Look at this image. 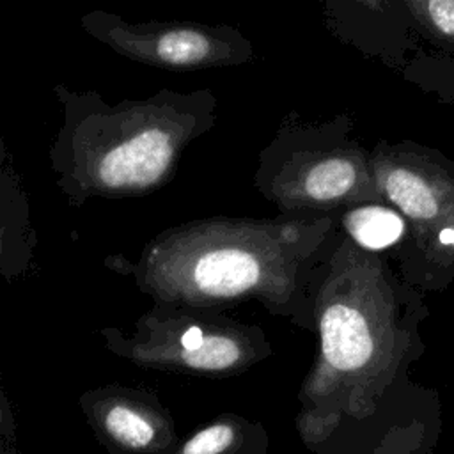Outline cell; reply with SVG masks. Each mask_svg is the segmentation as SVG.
<instances>
[{
	"instance_id": "cell-1",
	"label": "cell",
	"mask_w": 454,
	"mask_h": 454,
	"mask_svg": "<svg viewBox=\"0 0 454 454\" xmlns=\"http://www.w3.org/2000/svg\"><path fill=\"white\" fill-rule=\"evenodd\" d=\"M328 227V218L309 213L271 220L207 216L158 232L135 262H106L131 277L153 303L223 310L257 300L271 314L300 319Z\"/></svg>"
},
{
	"instance_id": "cell-2",
	"label": "cell",
	"mask_w": 454,
	"mask_h": 454,
	"mask_svg": "<svg viewBox=\"0 0 454 454\" xmlns=\"http://www.w3.org/2000/svg\"><path fill=\"white\" fill-rule=\"evenodd\" d=\"M62 122L48 151L71 206L144 197L167 186L186 147L213 129L218 99L207 89H161L110 105L96 90L53 87Z\"/></svg>"
},
{
	"instance_id": "cell-3",
	"label": "cell",
	"mask_w": 454,
	"mask_h": 454,
	"mask_svg": "<svg viewBox=\"0 0 454 454\" xmlns=\"http://www.w3.org/2000/svg\"><path fill=\"white\" fill-rule=\"evenodd\" d=\"M105 348L138 367L229 378L245 372L270 355L261 326L218 309L153 303L126 333L117 326L99 330Z\"/></svg>"
},
{
	"instance_id": "cell-4",
	"label": "cell",
	"mask_w": 454,
	"mask_h": 454,
	"mask_svg": "<svg viewBox=\"0 0 454 454\" xmlns=\"http://www.w3.org/2000/svg\"><path fill=\"white\" fill-rule=\"evenodd\" d=\"M85 34L115 53L154 67L190 71L239 66L254 57L250 41L231 25L199 21H138L90 11L80 18Z\"/></svg>"
},
{
	"instance_id": "cell-5",
	"label": "cell",
	"mask_w": 454,
	"mask_h": 454,
	"mask_svg": "<svg viewBox=\"0 0 454 454\" xmlns=\"http://www.w3.org/2000/svg\"><path fill=\"white\" fill-rule=\"evenodd\" d=\"M254 184L284 215H305L353 200L367 184V170L353 154L323 149L314 131L284 124L262 149Z\"/></svg>"
},
{
	"instance_id": "cell-6",
	"label": "cell",
	"mask_w": 454,
	"mask_h": 454,
	"mask_svg": "<svg viewBox=\"0 0 454 454\" xmlns=\"http://www.w3.org/2000/svg\"><path fill=\"white\" fill-rule=\"evenodd\" d=\"M78 406L108 454H170L179 443L170 410L151 388L108 383L85 390Z\"/></svg>"
},
{
	"instance_id": "cell-7",
	"label": "cell",
	"mask_w": 454,
	"mask_h": 454,
	"mask_svg": "<svg viewBox=\"0 0 454 454\" xmlns=\"http://www.w3.org/2000/svg\"><path fill=\"white\" fill-rule=\"evenodd\" d=\"M374 170L381 192L411 220L415 239L454 257L452 176L417 154L376 156Z\"/></svg>"
},
{
	"instance_id": "cell-8",
	"label": "cell",
	"mask_w": 454,
	"mask_h": 454,
	"mask_svg": "<svg viewBox=\"0 0 454 454\" xmlns=\"http://www.w3.org/2000/svg\"><path fill=\"white\" fill-rule=\"evenodd\" d=\"M362 286L340 289L325 282L317 294V326L321 358L328 369L355 372L364 369L380 348V337L388 333L383 307L374 298H360Z\"/></svg>"
},
{
	"instance_id": "cell-9",
	"label": "cell",
	"mask_w": 454,
	"mask_h": 454,
	"mask_svg": "<svg viewBox=\"0 0 454 454\" xmlns=\"http://www.w3.org/2000/svg\"><path fill=\"white\" fill-rule=\"evenodd\" d=\"M37 243L23 177L0 129V277L9 282L28 277Z\"/></svg>"
},
{
	"instance_id": "cell-10",
	"label": "cell",
	"mask_w": 454,
	"mask_h": 454,
	"mask_svg": "<svg viewBox=\"0 0 454 454\" xmlns=\"http://www.w3.org/2000/svg\"><path fill=\"white\" fill-rule=\"evenodd\" d=\"M262 440L259 424L236 413H220L179 440L170 454H261Z\"/></svg>"
},
{
	"instance_id": "cell-11",
	"label": "cell",
	"mask_w": 454,
	"mask_h": 454,
	"mask_svg": "<svg viewBox=\"0 0 454 454\" xmlns=\"http://www.w3.org/2000/svg\"><path fill=\"white\" fill-rule=\"evenodd\" d=\"M344 227L360 247L381 250L397 243L404 231V220L388 207L364 206L344 216Z\"/></svg>"
},
{
	"instance_id": "cell-12",
	"label": "cell",
	"mask_w": 454,
	"mask_h": 454,
	"mask_svg": "<svg viewBox=\"0 0 454 454\" xmlns=\"http://www.w3.org/2000/svg\"><path fill=\"white\" fill-rule=\"evenodd\" d=\"M413 7L420 9L426 23L445 41H454V0L419 2Z\"/></svg>"
},
{
	"instance_id": "cell-13",
	"label": "cell",
	"mask_w": 454,
	"mask_h": 454,
	"mask_svg": "<svg viewBox=\"0 0 454 454\" xmlns=\"http://www.w3.org/2000/svg\"><path fill=\"white\" fill-rule=\"evenodd\" d=\"M0 440H4L9 447L18 449V431L16 419L11 406V401L0 383Z\"/></svg>"
},
{
	"instance_id": "cell-14",
	"label": "cell",
	"mask_w": 454,
	"mask_h": 454,
	"mask_svg": "<svg viewBox=\"0 0 454 454\" xmlns=\"http://www.w3.org/2000/svg\"><path fill=\"white\" fill-rule=\"evenodd\" d=\"M0 454H21V452L20 449H12L4 440H0Z\"/></svg>"
}]
</instances>
